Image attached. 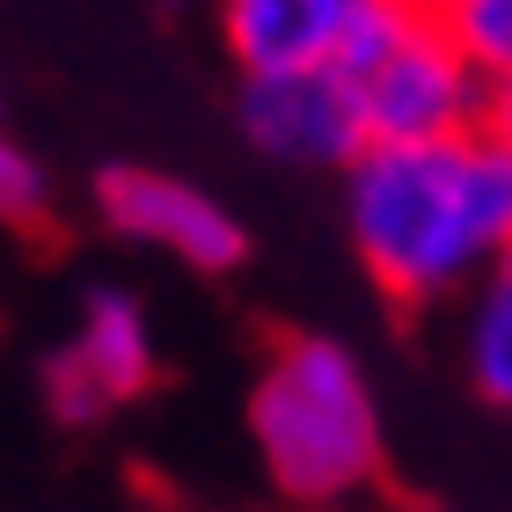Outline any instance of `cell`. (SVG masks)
I'll use <instances>...</instances> for the list:
<instances>
[{
    "mask_svg": "<svg viewBox=\"0 0 512 512\" xmlns=\"http://www.w3.org/2000/svg\"><path fill=\"white\" fill-rule=\"evenodd\" d=\"M44 213H52V176L22 139L0 132V227H44Z\"/></svg>",
    "mask_w": 512,
    "mask_h": 512,
    "instance_id": "obj_10",
    "label": "cell"
},
{
    "mask_svg": "<svg viewBox=\"0 0 512 512\" xmlns=\"http://www.w3.org/2000/svg\"><path fill=\"white\" fill-rule=\"evenodd\" d=\"M96 213L118 227L125 242L161 249L191 271H235L249 256L242 220L227 213L220 198H205L198 183H183L169 169H139V161H118V169L96 176Z\"/></svg>",
    "mask_w": 512,
    "mask_h": 512,
    "instance_id": "obj_6",
    "label": "cell"
},
{
    "mask_svg": "<svg viewBox=\"0 0 512 512\" xmlns=\"http://www.w3.org/2000/svg\"><path fill=\"white\" fill-rule=\"evenodd\" d=\"M352 8L359 0H220V44L242 74L322 66L337 59Z\"/></svg>",
    "mask_w": 512,
    "mask_h": 512,
    "instance_id": "obj_7",
    "label": "cell"
},
{
    "mask_svg": "<svg viewBox=\"0 0 512 512\" xmlns=\"http://www.w3.org/2000/svg\"><path fill=\"white\" fill-rule=\"evenodd\" d=\"M344 235L395 308L469 293L512 249V125L483 118L461 139L366 147L344 169Z\"/></svg>",
    "mask_w": 512,
    "mask_h": 512,
    "instance_id": "obj_1",
    "label": "cell"
},
{
    "mask_svg": "<svg viewBox=\"0 0 512 512\" xmlns=\"http://www.w3.org/2000/svg\"><path fill=\"white\" fill-rule=\"evenodd\" d=\"M337 74L359 96L366 147L461 139L491 118V88L439 30L432 0H359L337 44Z\"/></svg>",
    "mask_w": 512,
    "mask_h": 512,
    "instance_id": "obj_3",
    "label": "cell"
},
{
    "mask_svg": "<svg viewBox=\"0 0 512 512\" xmlns=\"http://www.w3.org/2000/svg\"><path fill=\"white\" fill-rule=\"evenodd\" d=\"M432 15L454 37V52L483 74L491 103L512 96V0H432Z\"/></svg>",
    "mask_w": 512,
    "mask_h": 512,
    "instance_id": "obj_9",
    "label": "cell"
},
{
    "mask_svg": "<svg viewBox=\"0 0 512 512\" xmlns=\"http://www.w3.org/2000/svg\"><path fill=\"white\" fill-rule=\"evenodd\" d=\"M249 439L293 505H352L381 483V403L337 337L271 344L249 388Z\"/></svg>",
    "mask_w": 512,
    "mask_h": 512,
    "instance_id": "obj_2",
    "label": "cell"
},
{
    "mask_svg": "<svg viewBox=\"0 0 512 512\" xmlns=\"http://www.w3.org/2000/svg\"><path fill=\"white\" fill-rule=\"evenodd\" d=\"M461 366L469 388L491 410H512V249L469 278V308H461Z\"/></svg>",
    "mask_w": 512,
    "mask_h": 512,
    "instance_id": "obj_8",
    "label": "cell"
},
{
    "mask_svg": "<svg viewBox=\"0 0 512 512\" xmlns=\"http://www.w3.org/2000/svg\"><path fill=\"white\" fill-rule=\"evenodd\" d=\"M242 132L286 169H352L366 154L359 96L337 74V59L322 66H286V74H242Z\"/></svg>",
    "mask_w": 512,
    "mask_h": 512,
    "instance_id": "obj_5",
    "label": "cell"
},
{
    "mask_svg": "<svg viewBox=\"0 0 512 512\" xmlns=\"http://www.w3.org/2000/svg\"><path fill=\"white\" fill-rule=\"evenodd\" d=\"M491 118H505V125H512V96H498V103H491Z\"/></svg>",
    "mask_w": 512,
    "mask_h": 512,
    "instance_id": "obj_11",
    "label": "cell"
},
{
    "mask_svg": "<svg viewBox=\"0 0 512 512\" xmlns=\"http://www.w3.org/2000/svg\"><path fill=\"white\" fill-rule=\"evenodd\" d=\"M154 374H161V352H154L147 308L118 286H88L66 344L44 359V403L59 425H96V417L139 403Z\"/></svg>",
    "mask_w": 512,
    "mask_h": 512,
    "instance_id": "obj_4",
    "label": "cell"
}]
</instances>
